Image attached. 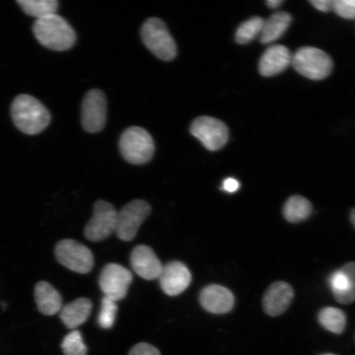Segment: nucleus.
<instances>
[{
	"label": "nucleus",
	"instance_id": "f257e3e1",
	"mask_svg": "<svg viewBox=\"0 0 355 355\" xmlns=\"http://www.w3.org/2000/svg\"><path fill=\"white\" fill-rule=\"evenodd\" d=\"M11 118L15 127L26 135H37L49 126L51 121L50 111L33 96L21 94L13 100Z\"/></svg>",
	"mask_w": 355,
	"mask_h": 355
},
{
	"label": "nucleus",
	"instance_id": "f03ea898",
	"mask_svg": "<svg viewBox=\"0 0 355 355\" xmlns=\"http://www.w3.org/2000/svg\"><path fill=\"white\" fill-rule=\"evenodd\" d=\"M33 32L42 46L55 51L69 50L77 37L72 26L60 15H51L35 21Z\"/></svg>",
	"mask_w": 355,
	"mask_h": 355
},
{
	"label": "nucleus",
	"instance_id": "7ed1b4c3",
	"mask_svg": "<svg viewBox=\"0 0 355 355\" xmlns=\"http://www.w3.org/2000/svg\"><path fill=\"white\" fill-rule=\"evenodd\" d=\"M291 64L297 72L311 80H322L332 70L331 58L320 49L306 46L292 55Z\"/></svg>",
	"mask_w": 355,
	"mask_h": 355
},
{
	"label": "nucleus",
	"instance_id": "20e7f679",
	"mask_svg": "<svg viewBox=\"0 0 355 355\" xmlns=\"http://www.w3.org/2000/svg\"><path fill=\"white\" fill-rule=\"evenodd\" d=\"M124 159L133 165H143L153 158L155 144L152 136L140 127H131L124 131L119 141Z\"/></svg>",
	"mask_w": 355,
	"mask_h": 355
},
{
	"label": "nucleus",
	"instance_id": "39448f33",
	"mask_svg": "<svg viewBox=\"0 0 355 355\" xmlns=\"http://www.w3.org/2000/svg\"><path fill=\"white\" fill-rule=\"evenodd\" d=\"M141 39L145 46L159 59L174 60L177 54L174 39L164 22L159 19H149L141 28Z\"/></svg>",
	"mask_w": 355,
	"mask_h": 355
},
{
	"label": "nucleus",
	"instance_id": "423d86ee",
	"mask_svg": "<svg viewBox=\"0 0 355 355\" xmlns=\"http://www.w3.org/2000/svg\"><path fill=\"white\" fill-rule=\"evenodd\" d=\"M55 255L61 265L80 274L90 272L94 266V257L91 250L73 239H64L58 243Z\"/></svg>",
	"mask_w": 355,
	"mask_h": 355
},
{
	"label": "nucleus",
	"instance_id": "0eeeda50",
	"mask_svg": "<svg viewBox=\"0 0 355 355\" xmlns=\"http://www.w3.org/2000/svg\"><path fill=\"white\" fill-rule=\"evenodd\" d=\"M117 216L118 211L112 204L103 200L97 201L92 218L84 230L85 237L92 242H101L108 239L116 230Z\"/></svg>",
	"mask_w": 355,
	"mask_h": 355
},
{
	"label": "nucleus",
	"instance_id": "6e6552de",
	"mask_svg": "<svg viewBox=\"0 0 355 355\" xmlns=\"http://www.w3.org/2000/svg\"><path fill=\"white\" fill-rule=\"evenodd\" d=\"M152 211L149 204L144 200H135L118 212L115 233L123 241H131L136 237L141 224Z\"/></svg>",
	"mask_w": 355,
	"mask_h": 355
},
{
	"label": "nucleus",
	"instance_id": "1a4fd4ad",
	"mask_svg": "<svg viewBox=\"0 0 355 355\" xmlns=\"http://www.w3.org/2000/svg\"><path fill=\"white\" fill-rule=\"evenodd\" d=\"M190 132L211 152L223 148L229 139L228 128L219 119L212 117L202 116L195 119Z\"/></svg>",
	"mask_w": 355,
	"mask_h": 355
},
{
	"label": "nucleus",
	"instance_id": "9d476101",
	"mask_svg": "<svg viewBox=\"0 0 355 355\" xmlns=\"http://www.w3.org/2000/svg\"><path fill=\"white\" fill-rule=\"evenodd\" d=\"M132 282L130 270L116 263L106 265L101 273L99 285L105 296L118 302L125 298Z\"/></svg>",
	"mask_w": 355,
	"mask_h": 355
},
{
	"label": "nucleus",
	"instance_id": "9b49d317",
	"mask_svg": "<svg viewBox=\"0 0 355 355\" xmlns=\"http://www.w3.org/2000/svg\"><path fill=\"white\" fill-rule=\"evenodd\" d=\"M106 121V100L103 92L92 90L84 97L82 106V123L88 132H100Z\"/></svg>",
	"mask_w": 355,
	"mask_h": 355
},
{
	"label": "nucleus",
	"instance_id": "f8f14e48",
	"mask_svg": "<svg viewBox=\"0 0 355 355\" xmlns=\"http://www.w3.org/2000/svg\"><path fill=\"white\" fill-rule=\"evenodd\" d=\"M159 279L162 291L167 295L177 296L189 286L192 275L185 264L175 261L163 266Z\"/></svg>",
	"mask_w": 355,
	"mask_h": 355
},
{
	"label": "nucleus",
	"instance_id": "ddd939ff",
	"mask_svg": "<svg viewBox=\"0 0 355 355\" xmlns=\"http://www.w3.org/2000/svg\"><path fill=\"white\" fill-rule=\"evenodd\" d=\"M329 286L336 300L343 304L355 301V263H346L329 277Z\"/></svg>",
	"mask_w": 355,
	"mask_h": 355
},
{
	"label": "nucleus",
	"instance_id": "4468645a",
	"mask_svg": "<svg viewBox=\"0 0 355 355\" xmlns=\"http://www.w3.org/2000/svg\"><path fill=\"white\" fill-rule=\"evenodd\" d=\"M294 298V290L291 285L284 282H277L270 285L265 292L263 307L269 316L277 317L285 313Z\"/></svg>",
	"mask_w": 355,
	"mask_h": 355
},
{
	"label": "nucleus",
	"instance_id": "2eb2a0df",
	"mask_svg": "<svg viewBox=\"0 0 355 355\" xmlns=\"http://www.w3.org/2000/svg\"><path fill=\"white\" fill-rule=\"evenodd\" d=\"M131 265L139 277L148 281L159 278L163 268L161 261L152 248L146 245L137 246L132 250Z\"/></svg>",
	"mask_w": 355,
	"mask_h": 355
},
{
	"label": "nucleus",
	"instance_id": "dca6fc26",
	"mask_svg": "<svg viewBox=\"0 0 355 355\" xmlns=\"http://www.w3.org/2000/svg\"><path fill=\"white\" fill-rule=\"evenodd\" d=\"M200 302L207 312L223 314L233 309L234 297L227 288L211 285L203 288L200 295Z\"/></svg>",
	"mask_w": 355,
	"mask_h": 355
},
{
	"label": "nucleus",
	"instance_id": "f3484780",
	"mask_svg": "<svg viewBox=\"0 0 355 355\" xmlns=\"http://www.w3.org/2000/svg\"><path fill=\"white\" fill-rule=\"evenodd\" d=\"M290 50L281 44L266 49L259 61V72L264 77H273L285 71L291 64Z\"/></svg>",
	"mask_w": 355,
	"mask_h": 355
},
{
	"label": "nucleus",
	"instance_id": "a211bd4d",
	"mask_svg": "<svg viewBox=\"0 0 355 355\" xmlns=\"http://www.w3.org/2000/svg\"><path fill=\"white\" fill-rule=\"evenodd\" d=\"M34 295L39 312L43 315L53 316L61 310V295L50 283L38 282L35 286Z\"/></svg>",
	"mask_w": 355,
	"mask_h": 355
},
{
	"label": "nucleus",
	"instance_id": "6ab92c4d",
	"mask_svg": "<svg viewBox=\"0 0 355 355\" xmlns=\"http://www.w3.org/2000/svg\"><path fill=\"white\" fill-rule=\"evenodd\" d=\"M92 309L90 300L79 298L64 306L60 311V318L69 329H76L90 317Z\"/></svg>",
	"mask_w": 355,
	"mask_h": 355
},
{
	"label": "nucleus",
	"instance_id": "aec40b11",
	"mask_svg": "<svg viewBox=\"0 0 355 355\" xmlns=\"http://www.w3.org/2000/svg\"><path fill=\"white\" fill-rule=\"evenodd\" d=\"M291 21V15L286 12H277L268 20H264L260 34L261 43L270 44L277 41L286 32Z\"/></svg>",
	"mask_w": 355,
	"mask_h": 355
},
{
	"label": "nucleus",
	"instance_id": "412c9836",
	"mask_svg": "<svg viewBox=\"0 0 355 355\" xmlns=\"http://www.w3.org/2000/svg\"><path fill=\"white\" fill-rule=\"evenodd\" d=\"M312 210V204L308 199L295 195L287 200L283 208V214L291 223H298L308 219Z\"/></svg>",
	"mask_w": 355,
	"mask_h": 355
},
{
	"label": "nucleus",
	"instance_id": "4be33fe9",
	"mask_svg": "<svg viewBox=\"0 0 355 355\" xmlns=\"http://www.w3.org/2000/svg\"><path fill=\"white\" fill-rule=\"evenodd\" d=\"M25 15L35 17L37 19L55 15L59 2L56 0H17Z\"/></svg>",
	"mask_w": 355,
	"mask_h": 355
},
{
	"label": "nucleus",
	"instance_id": "5701e85b",
	"mask_svg": "<svg viewBox=\"0 0 355 355\" xmlns=\"http://www.w3.org/2000/svg\"><path fill=\"white\" fill-rule=\"evenodd\" d=\"M318 320L327 331L335 334H341L346 326V317L343 311L339 309L327 307L321 310Z\"/></svg>",
	"mask_w": 355,
	"mask_h": 355
},
{
	"label": "nucleus",
	"instance_id": "b1692460",
	"mask_svg": "<svg viewBox=\"0 0 355 355\" xmlns=\"http://www.w3.org/2000/svg\"><path fill=\"white\" fill-rule=\"evenodd\" d=\"M263 24L264 20L260 17H251V19L243 21L239 26L236 34H235L236 42L241 44L250 43L257 35L261 34Z\"/></svg>",
	"mask_w": 355,
	"mask_h": 355
},
{
	"label": "nucleus",
	"instance_id": "393cba45",
	"mask_svg": "<svg viewBox=\"0 0 355 355\" xmlns=\"http://www.w3.org/2000/svg\"><path fill=\"white\" fill-rule=\"evenodd\" d=\"M61 348L65 355H87V347L83 339L81 332L71 331L61 343Z\"/></svg>",
	"mask_w": 355,
	"mask_h": 355
},
{
	"label": "nucleus",
	"instance_id": "a878e982",
	"mask_svg": "<svg viewBox=\"0 0 355 355\" xmlns=\"http://www.w3.org/2000/svg\"><path fill=\"white\" fill-rule=\"evenodd\" d=\"M116 303L117 302L113 301L105 296L102 300L98 323L103 329H110V328L113 327L118 310Z\"/></svg>",
	"mask_w": 355,
	"mask_h": 355
},
{
	"label": "nucleus",
	"instance_id": "bb28decb",
	"mask_svg": "<svg viewBox=\"0 0 355 355\" xmlns=\"http://www.w3.org/2000/svg\"><path fill=\"white\" fill-rule=\"evenodd\" d=\"M332 10L343 19H355V0H333Z\"/></svg>",
	"mask_w": 355,
	"mask_h": 355
},
{
	"label": "nucleus",
	"instance_id": "cd10ccee",
	"mask_svg": "<svg viewBox=\"0 0 355 355\" xmlns=\"http://www.w3.org/2000/svg\"><path fill=\"white\" fill-rule=\"evenodd\" d=\"M128 355H162L157 348L148 343L137 344L131 349Z\"/></svg>",
	"mask_w": 355,
	"mask_h": 355
},
{
	"label": "nucleus",
	"instance_id": "c85d7f7f",
	"mask_svg": "<svg viewBox=\"0 0 355 355\" xmlns=\"http://www.w3.org/2000/svg\"><path fill=\"white\" fill-rule=\"evenodd\" d=\"M310 3L321 12H327L332 10L333 0H312Z\"/></svg>",
	"mask_w": 355,
	"mask_h": 355
},
{
	"label": "nucleus",
	"instance_id": "c756f323",
	"mask_svg": "<svg viewBox=\"0 0 355 355\" xmlns=\"http://www.w3.org/2000/svg\"><path fill=\"white\" fill-rule=\"evenodd\" d=\"M239 189V181L233 179V178H228L224 181L223 189L228 193H234Z\"/></svg>",
	"mask_w": 355,
	"mask_h": 355
},
{
	"label": "nucleus",
	"instance_id": "7c9ffc66",
	"mask_svg": "<svg viewBox=\"0 0 355 355\" xmlns=\"http://www.w3.org/2000/svg\"><path fill=\"white\" fill-rule=\"evenodd\" d=\"M282 3V0H268V1H266V6L270 8H272V10L277 8Z\"/></svg>",
	"mask_w": 355,
	"mask_h": 355
},
{
	"label": "nucleus",
	"instance_id": "2f4dec72",
	"mask_svg": "<svg viewBox=\"0 0 355 355\" xmlns=\"http://www.w3.org/2000/svg\"><path fill=\"white\" fill-rule=\"evenodd\" d=\"M350 220H352L354 227L355 228V208L350 214Z\"/></svg>",
	"mask_w": 355,
	"mask_h": 355
},
{
	"label": "nucleus",
	"instance_id": "473e14b6",
	"mask_svg": "<svg viewBox=\"0 0 355 355\" xmlns=\"http://www.w3.org/2000/svg\"><path fill=\"white\" fill-rule=\"evenodd\" d=\"M322 355H336V354H322Z\"/></svg>",
	"mask_w": 355,
	"mask_h": 355
}]
</instances>
